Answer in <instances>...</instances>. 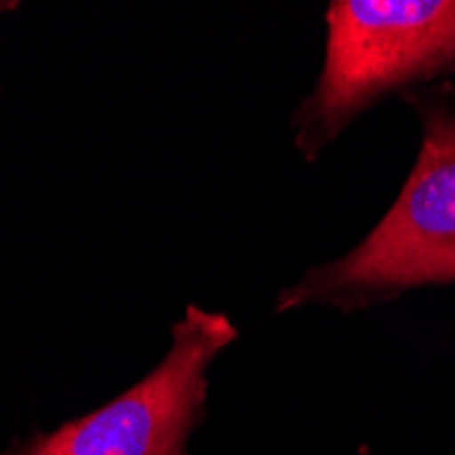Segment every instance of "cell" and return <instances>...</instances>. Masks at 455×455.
Instances as JSON below:
<instances>
[{
  "label": "cell",
  "instance_id": "obj_1",
  "mask_svg": "<svg viewBox=\"0 0 455 455\" xmlns=\"http://www.w3.org/2000/svg\"><path fill=\"white\" fill-rule=\"evenodd\" d=\"M423 142L385 219L347 254L311 267L275 298V314L327 306L360 314L420 286L455 283V79L401 96Z\"/></svg>",
  "mask_w": 455,
  "mask_h": 455
},
{
  "label": "cell",
  "instance_id": "obj_2",
  "mask_svg": "<svg viewBox=\"0 0 455 455\" xmlns=\"http://www.w3.org/2000/svg\"><path fill=\"white\" fill-rule=\"evenodd\" d=\"M324 22L319 79L292 115L306 161L387 96L455 79V0H333Z\"/></svg>",
  "mask_w": 455,
  "mask_h": 455
},
{
  "label": "cell",
  "instance_id": "obj_3",
  "mask_svg": "<svg viewBox=\"0 0 455 455\" xmlns=\"http://www.w3.org/2000/svg\"><path fill=\"white\" fill-rule=\"evenodd\" d=\"M240 336L221 314L186 306L172 347L134 387L55 431H33L0 455H191L188 439L208 409V371Z\"/></svg>",
  "mask_w": 455,
  "mask_h": 455
},
{
  "label": "cell",
  "instance_id": "obj_4",
  "mask_svg": "<svg viewBox=\"0 0 455 455\" xmlns=\"http://www.w3.org/2000/svg\"><path fill=\"white\" fill-rule=\"evenodd\" d=\"M20 6L14 4V0H0V17L4 14H9V12H17Z\"/></svg>",
  "mask_w": 455,
  "mask_h": 455
}]
</instances>
